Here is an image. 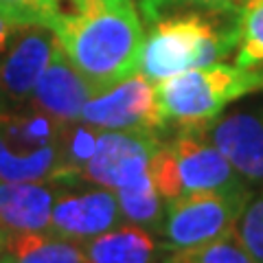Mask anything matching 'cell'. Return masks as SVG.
<instances>
[{"instance_id": "obj_1", "label": "cell", "mask_w": 263, "mask_h": 263, "mask_svg": "<svg viewBox=\"0 0 263 263\" xmlns=\"http://www.w3.org/2000/svg\"><path fill=\"white\" fill-rule=\"evenodd\" d=\"M44 24L97 92L138 72L145 29L134 0H55Z\"/></svg>"}, {"instance_id": "obj_2", "label": "cell", "mask_w": 263, "mask_h": 263, "mask_svg": "<svg viewBox=\"0 0 263 263\" xmlns=\"http://www.w3.org/2000/svg\"><path fill=\"white\" fill-rule=\"evenodd\" d=\"M147 18L152 24L145 33L138 70L152 84L235 55L237 13L180 7V11H158Z\"/></svg>"}, {"instance_id": "obj_3", "label": "cell", "mask_w": 263, "mask_h": 263, "mask_svg": "<svg viewBox=\"0 0 263 263\" xmlns=\"http://www.w3.org/2000/svg\"><path fill=\"white\" fill-rule=\"evenodd\" d=\"M164 127H206L221 117L226 105L263 90V68L213 64L191 68L154 84Z\"/></svg>"}, {"instance_id": "obj_4", "label": "cell", "mask_w": 263, "mask_h": 263, "mask_svg": "<svg viewBox=\"0 0 263 263\" xmlns=\"http://www.w3.org/2000/svg\"><path fill=\"white\" fill-rule=\"evenodd\" d=\"M66 123L35 105L0 110V182L72 180L64 167Z\"/></svg>"}, {"instance_id": "obj_5", "label": "cell", "mask_w": 263, "mask_h": 263, "mask_svg": "<svg viewBox=\"0 0 263 263\" xmlns=\"http://www.w3.org/2000/svg\"><path fill=\"white\" fill-rule=\"evenodd\" d=\"M149 171L164 202L246 184L226 156L211 143L206 127L178 129L174 138L162 141Z\"/></svg>"}, {"instance_id": "obj_6", "label": "cell", "mask_w": 263, "mask_h": 263, "mask_svg": "<svg viewBox=\"0 0 263 263\" xmlns=\"http://www.w3.org/2000/svg\"><path fill=\"white\" fill-rule=\"evenodd\" d=\"M254 189L241 184L235 189L202 191L167 202L160 237L171 250L204 246L233 235Z\"/></svg>"}, {"instance_id": "obj_7", "label": "cell", "mask_w": 263, "mask_h": 263, "mask_svg": "<svg viewBox=\"0 0 263 263\" xmlns=\"http://www.w3.org/2000/svg\"><path fill=\"white\" fill-rule=\"evenodd\" d=\"M160 143L158 129L101 132L92 158L79 171V180L110 191L127 186L152 174V158Z\"/></svg>"}, {"instance_id": "obj_8", "label": "cell", "mask_w": 263, "mask_h": 263, "mask_svg": "<svg viewBox=\"0 0 263 263\" xmlns=\"http://www.w3.org/2000/svg\"><path fill=\"white\" fill-rule=\"evenodd\" d=\"M79 121L99 132H160L164 127L154 84L138 72L119 81L117 86L92 95V99L84 105Z\"/></svg>"}, {"instance_id": "obj_9", "label": "cell", "mask_w": 263, "mask_h": 263, "mask_svg": "<svg viewBox=\"0 0 263 263\" xmlns=\"http://www.w3.org/2000/svg\"><path fill=\"white\" fill-rule=\"evenodd\" d=\"M57 46L55 33L46 24H27L15 31L0 55V105L18 108L33 97L40 77Z\"/></svg>"}, {"instance_id": "obj_10", "label": "cell", "mask_w": 263, "mask_h": 263, "mask_svg": "<svg viewBox=\"0 0 263 263\" xmlns=\"http://www.w3.org/2000/svg\"><path fill=\"white\" fill-rule=\"evenodd\" d=\"M121 209L110 189L68 182L64 184L53 206L48 233L62 239L84 243L121 224Z\"/></svg>"}, {"instance_id": "obj_11", "label": "cell", "mask_w": 263, "mask_h": 263, "mask_svg": "<svg viewBox=\"0 0 263 263\" xmlns=\"http://www.w3.org/2000/svg\"><path fill=\"white\" fill-rule=\"evenodd\" d=\"M206 136L246 184L263 186V105L239 108L206 125Z\"/></svg>"}, {"instance_id": "obj_12", "label": "cell", "mask_w": 263, "mask_h": 263, "mask_svg": "<svg viewBox=\"0 0 263 263\" xmlns=\"http://www.w3.org/2000/svg\"><path fill=\"white\" fill-rule=\"evenodd\" d=\"M92 95H97V90L57 44L29 103L62 123H77Z\"/></svg>"}, {"instance_id": "obj_13", "label": "cell", "mask_w": 263, "mask_h": 263, "mask_svg": "<svg viewBox=\"0 0 263 263\" xmlns=\"http://www.w3.org/2000/svg\"><path fill=\"white\" fill-rule=\"evenodd\" d=\"M66 180L0 182V228L7 235L48 233L53 206Z\"/></svg>"}, {"instance_id": "obj_14", "label": "cell", "mask_w": 263, "mask_h": 263, "mask_svg": "<svg viewBox=\"0 0 263 263\" xmlns=\"http://www.w3.org/2000/svg\"><path fill=\"white\" fill-rule=\"evenodd\" d=\"M81 246L88 263H162L171 252L156 230L129 221H121Z\"/></svg>"}, {"instance_id": "obj_15", "label": "cell", "mask_w": 263, "mask_h": 263, "mask_svg": "<svg viewBox=\"0 0 263 263\" xmlns=\"http://www.w3.org/2000/svg\"><path fill=\"white\" fill-rule=\"evenodd\" d=\"M13 263H88L84 246L51 233H15L7 237Z\"/></svg>"}, {"instance_id": "obj_16", "label": "cell", "mask_w": 263, "mask_h": 263, "mask_svg": "<svg viewBox=\"0 0 263 263\" xmlns=\"http://www.w3.org/2000/svg\"><path fill=\"white\" fill-rule=\"evenodd\" d=\"M114 195H117L123 219L129 221V224H136V226L160 233L164 211H167V202H164V197L160 195L158 189H156L152 174L127 184V186L117 189Z\"/></svg>"}, {"instance_id": "obj_17", "label": "cell", "mask_w": 263, "mask_h": 263, "mask_svg": "<svg viewBox=\"0 0 263 263\" xmlns=\"http://www.w3.org/2000/svg\"><path fill=\"white\" fill-rule=\"evenodd\" d=\"M235 66L259 68L263 66V0H246L237 11Z\"/></svg>"}, {"instance_id": "obj_18", "label": "cell", "mask_w": 263, "mask_h": 263, "mask_svg": "<svg viewBox=\"0 0 263 263\" xmlns=\"http://www.w3.org/2000/svg\"><path fill=\"white\" fill-rule=\"evenodd\" d=\"M162 263H257L248 250L237 239V235H228L224 239L195 246V248L171 250Z\"/></svg>"}, {"instance_id": "obj_19", "label": "cell", "mask_w": 263, "mask_h": 263, "mask_svg": "<svg viewBox=\"0 0 263 263\" xmlns=\"http://www.w3.org/2000/svg\"><path fill=\"white\" fill-rule=\"evenodd\" d=\"M235 235L250 257L257 263H263V186L257 193H252L250 202L246 204L237 221Z\"/></svg>"}, {"instance_id": "obj_20", "label": "cell", "mask_w": 263, "mask_h": 263, "mask_svg": "<svg viewBox=\"0 0 263 263\" xmlns=\"http://www.w3.org/2000/svg\"><path fill=\"white\" fill-rule=\"evenodd\" d=\"M55 0H0V15L15 27L44 24Z\"/></svg>"}, {"instance_id": "obj_21", "label": "cell", "mask_w": 263, "mask_h": 263, "mask_svg": "<svg viewBox=\"0 0 263 263\" xmlns=\"http://www.w3.org/2000/svg\"><path fill=\"white\" fill-rule=\"evenodd\" d=\"M246 5V0H141L145 13H152L162 7H195L206 11H221V13H237Z\"/></svg>"}, {"instance_id": "obj_22", "label": "cell", "mask_w": 263, "mask_h": 263, "mask_svg": "<svg viewBox=\"0 0 263 263\" xmlns=\"http://www.w3.org/2000/svg\"><path fill=\"white\" fill-rule=\"evenodd\" d=\"M20 27H15L13 22H9L7 18H3L0 15V55H3L7 51V46H9L11 37L15 35V31H18Z\"/></svg>"}, {"instance_id": "obj_23", "label": "cell", "mask_w": 263, "mask_h": 263, "mask_svg": "<svg viewBox=\"0 0 263 263\" xmlns=\"http://www.w3.org/2000/svg\"><path fill=\"white\" fill-rule=\"evenodd\" d=\"M7 237H9V235H7L5 230L0 228V257H3V254L7 252Z\"/></svg>"}, {"instance_id": "obj_24", "label": "cell", "mask_w": 263, "mask_h": 263, "mask_svg": "<svg viewBox=\"0 0 263 263\" xmlns=\"http://www.w3.org/2000/svg\"><path fill=\"white\" fill-rule=\"evenodd\" d=\"M0 263H13V259H11V257H9V254H7V252H5L3 257H0Z\"/></svg>"}]
</instances>
